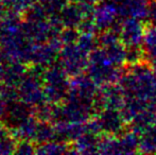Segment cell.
<instances>
[{
	"instance_id": "cell-1",
	"label": "cell",
	"mask_w": 156,
	"mask_h": 155,
	"mask_svg": "<svg viewBox=\"0 0 156 155\" xmlns=\"http://www.w3.org/2000/svg\"><path fill=\"white\" fill-rule=\"evenodd\" d=\"M120 84L124 88L127 98H138L156 103V72L151 61L123 67Z\"/></svg>"
},
{
	"instance_id": "cell-2",
	"label": "cell",
	"mask_w": 156,
	"mask_h": 155,
	"mask_svg": "<svg viewBox=\"0 0 156 155\" xmlns=\"http://www.w3.org/2000/svg\"><path fill=\"white\" fill-rule=\"evenodd\" d=\"M87 75L99 87L107 84L120 83L123 76V68L112 63L103 48L97 47L89 54Z\"/></svg>"
},
{
	"instance_id": "cell-3",
	"label": "cell",
	"mask_w": 156,
	"mask_h": 155,
	"mask_svg": "<svg viewBox=\"0 0 156 155\" xmlns=\"http://www.w3.org/2000/svg\"><path fill=\"white\" fill-rule=\"evenodd\" d=\"M68 75L61 64H53L44 72V90L49 103L58 104L67 98L70 87Z\"/></svg>"
},
{
	"instance_id": "cell-4",
	"label": "cell",
	"mask_w": 156,
	"mask_h": 155,
	"mask_svg": "<svg viewBox=\"0 0 156 155\" xmlns=\"http://www.w3.org/2000/svg\"><path fill=\"white\" fill-rule=\"evenodd\" d=\"M44 72L41 75L34 71L32 75H26L18 86L19 99L30 107H38L48 102L44 90Z\"/></svg>"
},
{
	"instance_id": "cell-5",
	"label": "cell",
	"mask_w": 156,
	"mask_h": 155,
	"mask_svg": "<svg viewBox=\"0 0 156 155\" xmlns=\"http://www.w3.org/2000/svg\"><path fill=\"white\" fill-rule=\"evenodd\" d=\"M89 54L83 51L76 43L63 46L60 53V64L70 78L83 75L87 70Z\"/></svg>"
},
{
	"instance_id": "cell-6",
	"label": "cell",
	"mask_w": 156,
	"mask_h": 155,
	"mask_svg": "<svg viewBox=\"0 0 156 155\" xmlns=\"http://www.w3.org/2000/svg\"><path fill=\"white\" fill-rule=\"evenodd\" d=\"M101 134L121 136L129 130V123L120 110L102 108L94 116Z\"/></svg>"
},
{
	"instance_id": "cell-7",
	"label": "cell",
	"mask_w": 156,
	"mask_h": 155,
	"mask_svg": "<svg viewBox=\"0 0 156 155\" xmlns=\"http://www.w3.org/2000/svg\"><path fill=\"white\" fill-rule=\"evenodd\" d=\"M94 8V4L88 2L67 1L58 15L65 28H78L83 20L93 16Z\"/></svg>"
},
{
	"instance_id": "cell-8",
	"label": "cell",
	"mask_w": 156,
	"mask_h": 155,
	"mask_svg": "<svg viewBox=\"0 0 156 155\" xmlns=\"http://www.w3.org/2000/svg\"><path fill=\"white\" fill-rule=\"evenodd\" d=\"M126 103V93L120 83L103 85L99 89L97 98L98 112L102 108H114L122 111Z\"/></svg>"
},
{
	"instance_id": "cell-9",
	"label": "cell",
	"mask_w": 156,
	"mask_h": 155,
	"mask_svg": "<svg viewBox=\"0 0 156 155\" xmlns=\"http://www.w3.org/2000/svg\"><path fill=\"white\" fill-rule=\"evenodd\" d=\"M144 35V19L125 17L119 23V36L126 47L141 46Z\"/></svg>"
},
{
	"instance_id": "cell-10",
	"label": "cell",
	"mask_w": 156,
	"mask_h": 155,
	"mask_svg": "<svg viewBox=\"0 0 156 155\" xmlns=\"http://www.w3.org/2000/svg\"><path fill=\"white\" fill-rule=\"evenodd\" d=\"M118 16H119L118 6L114 2L102 1L97 4L93 17L98 32L114 27L115 23L118 21Z\"/></svg>"
},
{
	"instance_id": "cell-11",
	"label": "cell",
	"mask_w": 156,
	"mask_h": 155,
	"mask_svg": "<svg viewBox=\"0 0 156 155\" xmlns=\"http://www.w3.org/2000/svg\"><path fill=\"white\" fill-rule=\"evenodd\" d=\"M26 69L23 63L16 61H6L0 63V83L18 87L25 79Z\"/></svg>"
},
{
	"instance_id": "cell-12",
	"label": "cell",
	"mask_w": 156,
	"mask_h": 155,
	"mask_svg": "<svg viewBox=\"0 0 156 155\" xmlns=\"http://www.w3.org/2000/svg\"><path fill=\"white\" fill-rule=\"evenodd\" d=\"M119 15L144 19L150 16V3L148 0H121L117 3Z\"/></svg>"
},
{
	"instance_id": "cell-13",
	"label": "cell",
	"mask_w": 156,
	"mask_h": 155,
	"mask_svg": "<svg viewBox=\"0 0 156 155\" xmlns=\"http://www.w3.org/2000/svg\"><path fill=\"white\" fill-rule=\"evenodd\" d=\"M142 46L147 58L153 62L156 60V25L153 21L144 19V35Z\"/></svg>"
},
{
	"instance_id": "cell-14",
	"label": "cell",
	"mask_w": 156,
	"mask_h": 155,
	"mask_svg": "<svg viewBox=\"0 0 156 155\" xmlns=\"http://www.w3.org/2000/svg\"><path fill=\"white\" fill-rule=\"evenodd\" d=\"M0 1L10 12L16 13L18 15L20 13L28 12L35 3V0H0Z\"/></svg>"
},
{
	"instance_id": "cell-15",
	"label": "cell",
	"mask_w": 156,
	"mask_h": 155,
	"mask_svg": "<svg viewBox=\"0 0 156 155\" xmlns=\"http://www.w3.org/2000/svg\"><path fill=\"white\" fill-rule=\"evenodd\" d=\"M66 1L68 0H39L38 3L45 9L49 16H52V15L60 14L64 5L67 3Z\"/></svg>"
},
{
	"instance_id": "cell-16",
	"label": "cell",
	"mask_w": 156,
	"mask_h": 155,
	"mask_svg": "<svg viewBox=\"0 0 156 155\" xmlns=\"http://www.w3.org/2000/svg\"><path fill=\"white\" fill-rule=\"evenodd\" d=\"M35 152L33 145L30 140H21L20 143L16 146V151L15 153H20V154H30Z\"/></svg>"
},
{
	"instance_id": "cell-17",
	"label": "cell",
	"mask_w": 156,
	"mask_h": 155,
	"mask_svg": "<svg viewBox=\"0 0 156 155\" xmlns=\"http://www.w3.org/2000/svg\"><path fill=\"white\" fill-rule=\"evenodd\" d=\"M6 110H8V103H6L5 100L0 96V118L3 116L4 114H6Z\"/></svg>"
},
{
	"instance_id": "cell-18",
	"label": "cell",
	"mask_w": 156,
	"mask_h": 155,
	"mask_svg": "<svg viewBox=\"0 0 156 155\" xmlns=\"http://www.w3.org/2000/svg\"><path fill=\"white\" fill-rule=\"evenodd\" d=\"M152 64H153V68H154V70H155V72H156V60L153 61Z\"/></svg>"
},
{
	"instance_id": "cell-19",
	"label": "cell",
	"mask_w": 156,
	"mask_h": 155,
	"mask_svg": "<svg viewBox=\"0 0 156 155\" xmlns=\"http://www.w3.org/2000/svg\"><path fill=\"white\" fill-rule=\"evenodd\" d=\"M148 1H151V0H148Z\"/></svg>"
}]
</instances>
